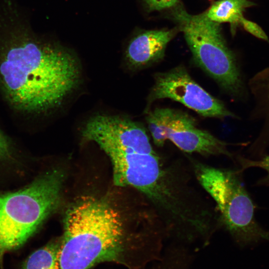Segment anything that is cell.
Here are the masks:
<instances>
[{"label": "cell", "instance_id": "1", "mask_svg": "<svg viewBox=\"0 0 269 269\" xmlns=\"http://www.w3.org/2000/svg\"><path fill=\"white\" fill-rule=\"evenodd\" d=\"M81 78L76 56L33 30L16 0H0V88L21 113L42 115L60 107Z\"/></svg>", "mask_w": 269, "mask_h": 269}, {"label": "cell", "instance_id": "2", "mask_svg": "<svg viewBox=\"0 0 269 269\" xmlns=\"http://www.w3.org/2000/svg\"><path fill=\"white\" fill-rule=\"evenodd\" d=\"M63 223L60 269H90L122 258L124 232L121 216L105 200L80 198L67 209Z\"/></svg>", "mask_w": 269, "mask_h": 269}, {"label": "cell", "instance_id": "3", "mask_svg": "<svg viewBox=\"0 0 269 269\" xmlns=\"http://www.w3.org/2000/svg\"><path fill=\"white\" fill-rule=\"evenodd\" d=\"M63 171L49 170L18 190L0 194V263L22 247L57 208Z\"/></svg>", "mask_w": 269, "mask_h": 269}, {"label": "cell", "instance_id": "4", "mask_svg": "<svg viewBox=\"0 0 269 269\" xmlns=\"http://www.w3.org/2000/svg\"><path fill=\"white\" fill-rule=\"evenodd\" d=\"M191 170L216 204L221 226L241 246L269 240L257 221L256 206L243 183L240 169L216 167L188 157Z\"/></svg>", "mask_w": 269, "mask_h": 269}, {"label": "cell", "instance_id": "5", "mask_svg": "<svg viewBox=\"0 0 269 269\" xmlns=\"http://www.w3.org/2000/svg\"><path fill=\"white\" fill-rule=\"evenodd\" d=\"M183 33L195 64L227 94L240 96L243 84L234 53L224 39L220 23L203 13L190 14L182 8L173 14Z\"/></svg>", "mask_w": 269, "mask_h": 269}, {"label": "cell", "instance_id": "6", "mask_svg": "<svg viewBox=\"0 0 269 269\" xmlns=\"http://www.w3.org/2000/svg\"><path fill=\"white\" fill-rule=\"evenodd\" d=\"M166 98L178 102L205 117H236L221 101L193 80L182 65L154 75L148 105L155 101Z\"/></svg>", "mask_w": 269, "mask_h": 269}, {"label": "cell", "instance_id": "7", "mask_svg": "<svg viewBox=\"0 0 269 269\" xmlns=\"http://www.w3.org/2000/svg\"><path fill=\"white\" fill-rule=\"evenodd\" d=\"M196 121L186 113L172 109L163 119V135L181 150L204 156L225 155L232 159L234 155L228 148V143L209 132L198 129Z\"/></svg>", "mask_w": 269, "mask_h": 269}, {"label": "cell", "instance_id": "8", "mask_svg": "<svg viewBox=\"0 0 269 269\" xmlns=\"http://www.w3.org/2000/svg\"><path fill=\"white\" fill-rule=\"evenodd\" d=\"M176 33L174 29L151 30L134 36L125 52L127 64L132 69L139 70L162 60L168 43Z\"/></svg>", "mask_w": 269, "mask_h": 269}, {"label": "cell", "instance_id": "9", "mask_svg": "<svg viewBox=\"0 0 269 269\" xmlns=\"http://www.w3.org/2000/svg\"><path fill=\"white\" fill-rule=\"evenodd\" d=\"M255 5L252 0H219L214 2L204 13L214 22H229L232 27L236 28L246 9Z\"/></svg>", "mask_w": 269, "mask_h": 269}, {"label": "cell", "instance_id": "10", "mask_svg": "<svg viewBox=\"0 0 269 269\" xmlns=\"http://www.w3.org/2000/svg\"><path fill=\"white\" fill-rule=\"evenodd\" d=\"M61 238L51 241L29 254L18 269H60Z\"/></svg>", "mask_w": 269, "mask_h": 269}, {"label": "cell", "instance_id": "11", "mask_svg": "<svg viewBox=\"0 0 269 269\" xmlns=\"http://www.w3.org/2000/svg\"><path fill=\"white\" fill-rule=\"evenodd\" d=\"M237 159L241 165V170L256 167L263 169L266 174L257 182L258 186H269V155H263L259 159H250L243 157H238Z\"/></svg>", "mask_w": 269, "mask_h": 269}, {"label": "cell", "instance_id": "12", "mask_svg": "<svg viewBox=\"0 0 269 269\" xmlns=\"http://www.w3.org/2000/svg\"><path fill=\"white\" fill-rule=\"evenodd\" d=\"M14 148L10 140L0 130V164L13 159Z\"/></svg>", "mask_w": 269, "mask_h": 269}, {"label": "cell", "instance_id": "13", "mask_svg": "<svg viewBox=\"0 0 269 269\" xmlns=\"http://www.w3.org/2000/svg\"><path fill=\"white\" fill-rule=\"evenodd\" d=\"M239 24L247 32L258 38L267 41L269 40L268 35L264 30L256 23L247 19L243 16L240 20Z\"/></svg>", "mask_w": 269, "mask_h": 269}, {"label": "cell", "instance_id": "14", "mask_svg": "<svg viewBox=\"0 0 269 269\" xmlns=\"http://www.w3.org/2000/svg\"><path fill=\"white\" fill-rule=\"evenodd\" d=\"M149 11H159L175 6L179 0H144Z\"/></svg>", "mask_w": 269, "mask_h": 269}]
</instances>
